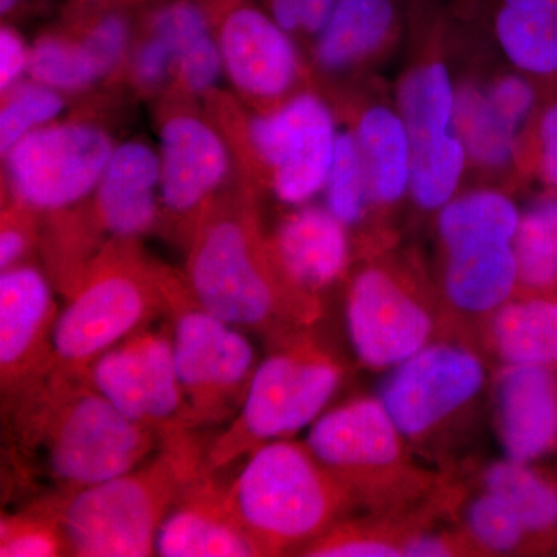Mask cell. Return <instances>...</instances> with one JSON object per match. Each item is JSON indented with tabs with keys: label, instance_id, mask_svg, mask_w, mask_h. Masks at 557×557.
<instances>
[{
	"label": "cell",
	"instance_id": "6da1fadb",
	"mask_svg": "<svg viewBox=\"0 0 557 557\" xmlns=\"http://www.w3.org/2000/svg\"><path fill=\"white\" fill-rule=\"evenodd\" d=\"M14 446L62 490V496L119 478L160 448L91 386L87 375L51 369L10 397Z\"/></svg>",
	"mask_w": 557,
	"mask_h": 557
},
{
	"label": "cell",
	"instance_id": "7a4b0ae2",
	"mask_svg": "<svg viewBox=\"0 0 557 557\" xmlns=\"http://www.w3.org/2000/svg\"><path fill=\"white\" fill-rule=\"evenodd\" d=\"M207 448L196 432H186L163 440L152 457L126 474L58 496L70 555H156L161 523L207 468Z\"/></svg>",
	"mask_w": 557,
	"mask_h": 557
},
{
	"label": "cell",
	"instance_id": "3957f363",
	"mask_svg": "<svg viewBox=\"0 0 557 557\" xmlns=\"http://www.w3.org/2000/svg\"><path fill=\"white\" fill-rule=\"evenodd\" d=\"M185 281L205 309L240 330L278 333L317 317L309 293L289 281L271 245L242 212L201 220Z\"/></svg>",
	"mask_w": 557,
	"mask_h": 557
},
{
	"label": "cell",
	"instance_id": "277c9868",
	"mask_svg": "<svg viewBox=\"0 0 557 557\" xmlns=\"http://www.w3.org/2000/svg\"><path fill=\"white\" fill-rule=\"evenodd\" d=\"M231 504L260 556L317 541L327 533L347 500V482L309 446L288 438L248 454L228 485Z\"/></svg>",
	"mask_w": 557,
	"mask_h": 557
},
{
	"label": "cell",
	"instance_id": "5b68a950",
	"mask_svg": "<svg viewBox=\"0 0 557 557\" xmlns=\"http://www.w3.org/2000/svg\"><path fill=\"white\" fill-rule=\"evenodd\" d=\"M164 314L163 271L137 256L108 255L70 288L51 335L53 368L86 375L91 362Z\"/></svg>",
	"mask_w": 557,
	"mask_h": 557
},
{
	"label": "cell",
	"instance_id": "8992f818",
	"mask_svg": "<svg viewBox=\"0 0 557 557\" xmlns=\"http://www.w3.org/2000/svg\"><path fill=\"white\" fill-rule=\"evenodd\" d=\"M339 383V366L319 348L309 343L278 347L259 362L240 409L209 443L207 468L220 471L313 424Z\"/></svg>",
	"mask_w": 557,
	"mask_h": 557
},
{
	"label": "cell",
	"instance_id": "52a82bcc",
	"mask_svg": "<svg viewBox=\"0 0 557 557\" xmlns=\"http://www.w3.org/2000/svg\"><path fill=\"white\" fill-rule=\"evenodd\" d=\"M164 317L194 431L236 416L251 383L256 351L244 330L194 298L185 278L163 271Z\"/></svg>",
	"mask_w": 557,
	"mask_h": 557
},
{
	"label": "cell",
	"instance_id": "ba28073f",
	"mask_svg": "<svg viewBox=\"0 0 557 557\" xmlns=\"http://www.w3.org/2000/svg\"><path fill=\"white\" fill-rule=\"evenodd\" d=\"M113 148L97 124L53 121L3 156L7 177L22 207L64 211L95 193Z\"/></svg>",
	"mask_w": 557,
	"mask_h": 557
},
{
	"label": "cell",
	"instance_id": "9c48e42d",
	"mask_svg": "<svg viewBox=\"0 0 557 557\" xmlns=\"http://www.w3.org/2000/svg\"><path fill=\"white\" fill-rule=\"evenodd\" d=\"M150 325L100 355L86 375L110 405L163 442L194 429L175 368L170 325L163 330Z\"/></svg>",
	"mask_w": 557,
	"mask_h": 557
},
{
	"label": "cell",
	"instance_id": "30bf717a",
	"mask_svg": "<svg viewBox=\"0 0 557 557\" xmlns=\"http://www.w3.org/2000/svg\"><path fill=\"white\" fill-rule=\"evenodd\" d=\"M338 132L327 102L311 91L252 116L249 145L270 168L271 186L282 203L302 207L324 190Z\"/></svg>",
	"mask_w": 557,
	"mask_h": 557
},
{
	"label": "cell",
	"instance_id": "8fae6325",
	"mask_svg": "<svg viewBox=\"0 0 557 557\" xmlns=\"http://www.w3.org/2000/svg\"><path fill=\"white\" fill-rule=\"evenodd\" d=\"M483 381L485 370L472 351L434 344L397 366L381 401L403 437H420L467 406Z\"/></svg>",
	"mask_w": 557,
	"mask_h": 557
},
{
	"label": "cell",
	"instance_id": "7c38bea8",
	"mask_svg": "<svg viewBox=\"0 0 557 557\" xmlns=\"http://www.w3.org/2000/svg\"><path fill=\"white\" fill-rule=\"evenodd\" d=\"M223 72L245 97L273 101L299 78L295 38L265 9L248 0H230L214 14Z\"/></svg>",
	"mask_w": 557,
	"mask_h": 557
},
{
	"label": "cell",
	"instance_id": "4fadbf2b",
	"mask_svg": "<svg viewBox=\"0 0 557 557\" xmlns=\"http://www.w3.org/2000/svg\"><path fill=\"white\" fill-rule=\"evenodd\" d=\"M347 330L366 366L397 368L428 346L432 319L397 278L384 270L368 269L348 289Z\"/></svg>",
	"mask_w": 557,
	"mask_h": 557
},
{
	"label": "cell",
	"instance_id": "5bb4252c",
	"mask_svg": "<svg viewBox=\"0 0 557 557\" xmlns=\"http://www.w3.org/2000/svg\"><path fill=\"white\" fill-rule=\"evenodd\" d=\"M60 311L49 278L36 267H11L0 276V376L13 397L53 368L51 335Z\"/></svg>",
	"mask_w": 557,
	"mask_h": 557
},
{
	"label": "cell",
	"instance_id": "9a60e30c",
	"mask_svg": "<svg viewBox=\"0 0 557 557\" xmlns=\"http://www.w3.org/2000/svg\"><path fill=\"white\" fill-rule=\"evenodd\" d=\"M215 474L218 471L205 468L171 509L157 534V556H260L234 512L230 487Z\"/></svg>",
	"mask_w": 557,
	"mask_h": 557
},
{
	"label": "cell",
	"instance_id": "2e32d148",
	"mask_svg": "<svg viewBox=\"0 0 557 557\" xmlns=\"http://www.w3.org/2000/svg\"><path fill=\"white\" fill-rule=\"evenodd\" d=\"M161 205L174 214L203 207L231 170L225 139L200 116L177 113L160 131Z\"/></svg>",
	"mask_w": 557,
	"mask_h": 557
},
{
	"label": "cell",
	"instance_id": "e0dca14e",
	"mask_svg": "<svg viewBox=\"0 0 557 557\" xmlns=\"http://www.w3.org/2000/svg\"><path fill=\"white\" fill-rule=\"evenodd\" d=\"M401 437L383 401L362 398L319 417L311 424L307 446L344 480L394 465L401 454Z\"/></svg>",
	"mask_w": 557,
	"mask_h": 557
},
{
	"label": "cell",
	"instance_id": "ac0fdd59",
	"mask_svg": "<svg viewBox=\"0 0 557 557\" xmlns=\"http://www.w3.org/2000/svg\"><path fill=\"white\" fill-rule=\"evenodd\" d=\"M397 101L412 141V170L468 159L456 129L457 87L445 62H421L408 70Z\"/></svg>",
	"mask_w": 557,
	"mask_h": 557
},
{
	"label": "cell",
	"instance_id": "d6986e66",
	"mask_svg": "<svg viewBox=\"0 0 557 557\" xmlns=\"http://www.w3.org/2000/svg\"><path fill=\"white\" fill-rule=\"evenodd\" d=\"M497 420L509 460L530 463L557 446V376L547 366L508 364L497 381Z\"/></svg>",
	"mask_w": 557,
	"mask_h": 557
},
{
	"label": "cell",
	"instance_id": "ffe728a7",
	"mask_svg": "<svg viewBox=\"0 0 557 557\" xmlns=\"http://www.w3.org/2000/svg\"><path fill=\"white\" fill-rule=\"evenodd\" d=\"M94 194L98 220L113 237L148 233L161 203L159 152L141 141L115 146Z\"/></svg>",
	"mask_w": 557,
	"mask_h": 557
},
{
	"label": "cell",
	"instance_id": "44dd1931",
	"mask_svg": "<svg viewBox=\"0 0 557 557\" xmlns=\"http://www.w3.org/2000/svg\"><path fill=\"white\" fill-rule=\"evenodd\" d=\"M346 228L327 208L302 205L282 220L271 248L296 287L317 292L338 281L346 270Z\"/></svg>",
	"mask_w": 557,
	"mask_h": 557
},
{
	"label": "cell",
	"instance_id": "7402d4cb",
	"mask_svg": "<svg viewBox=\"0 0 557 557\" xmlns=\"http://www.w3.org/2000/svg\"><path fill=\"white\" fill-rule=\"evenodd\" d=\"M409 0H338L314 38V61L341 73L370 60L398 35Z\"/></svg>",
	"mask_w": 557,
	"mask_h": 557
},
{
	"label": "cell",
	"instance_id": "603a6c76",
	"mask_svg": "<svg viewBox=\"0 0 557 557\" xmlns=\"http://www.w3.org/2000/svg\"><path fill=\"white\" fill-rule=\"evenodd\" d=\"M368 172L372 203L395 205L409 194L412 141L398 109L370 106L354 131Z\"/></svg>",
	"mask_w": 557,
	"mask_h": 557
},
{
	"label": "cell",
	"instance_id": "cb8c5ba5",
	"mask_svg": "<svg viewBox=\"0 0 557 557\" xmlns=\"http://www.w3.org/2000/svg\"><path fill=\"white\" fill-rule=\"evenodd\" d=\"M520 282L512 244L483 245L448 252L446 295L468 313L496 311L508 302Z\"/></svg>",
	"mask_w": 557,
	"mask_h": 557
},
{
	"label": "cell",
	"instance_id": "d4e9b609",
	"mask_svg": "<svg viewBox=\"0 0 557 557\" xmlns=\"http://www.w3.org/2000/svg\"><path fill=\"white\" fill-rule=\"evenodd\" d=\"M491 30L502 53L530 78L557 76V14L493 0Z\"/></svg>",
	"mask_w": 557,
	"mask_h": 557
},
{
	"label": "cell",
	"instance_id": "484cf974",
	"mask_svg": "<svg viewBox=\"0 0 557 557\" xmlns=\"http://www.w3.org/2000/svg\"><path fill=\"white\" fill-rule=\"evenodd\" d=\"M518 205L504 193L478 189L454 197L438 212V234L446 251L512 244L518 233Z\"/></svg>",
	"mask_w": 557,
	"mask_h": 557
},
{
	"label": "cell",
	"instance_id": "4316f807",
	"mask_svg": "<svg viewBox=\"0 0 557 557\" xmlns=\"http://www.w3.org/2000/svg\"><path fill=\"white\" fill-rule=\"evenodd\" d=\"M494 346L508 364H557V300L507 302L494 311Z\"/></svg>",
	"mask_w": 557,
	"mask_h": 557
},
{
	"label": "cell",
	"instance_id": "83f0119b",
	"mask_svg": "<svg viewBox=\"0 0 557 557\" xmlns=\"http://www.w3.org/2000/svg\"><path fill=\"white\" fill-rule=\"evenodd\" d=\"M456 129L469 161L485 170H504L518 152L520 134L487 100L485 87H457Z\"/></svg>",
	"mask_w": 557,
	"mask_h": 557
},
{
	"label": "cell",
	"instance_id": "f1b7e54d",
	"mask_svg": "<svg viewBox=\"0 0 557 557\" xmlns=\"http://www.w3.org/2000/svg\"><path fill=\"white\" fill-rule=\"evenodd\" d=\"M519 278L533 289L557 284V193L534 200L520 215L515 242Z\"/></svg>",
	"mask_w": 557,
	"mask_h": 557
},
{
	"label": "cell",
	"instance_id": "f546056e",
	"mask_svg": "<svg viewBox=\"0 0 557 557\" xmlns=\"http://www.w3.org/2000/svg\"><path fill=\"white\" fill-rule=\"evenodd\" d=\"M486 491L507 502L528 533H544L557 525V491L528 468L508 460L487 471Z\"/></svg>",
	"mask_w": 557,
	"mask_h": 557
},
{
	"label": "cell",
	"instance_id": "4dcf8cb0",
	"mask_svg": "<svg viewBox=\"0 0 557 557\" xmlns=\"http://www.w3.org/2000/svg\"><path fill=\"white\" fill-rule=\"evenodd\" d=\"M28 76L61 94L89 89L104 78L75 35H46L36 40L30 49Z\"/></svg>",
	"mask_w": 557,
	"mask_h": 557
},
{
	"label": "cell",
	"instance_id": "1f68e13d",
	"mask_svg": "<svg viewBox=\"0 0 557 557\" xmlns=\"http://www.w3.org/2000/svg\"><path fill=\"white\" fill-rule=\"evenodd\" d=\"M322 193L325 208L346 226L355 225L364 218L372 203L368 172L354 132H338L332 166Z\"/></svg>",
	"mask_w": 557,
	"mask_h": 557
},
{
	"label": "cell",
	"instance_id": "d6a6232c",
	"mask_svg": "<svg viewBox=\"0 0 557 557\" xmlns=\"http://www.w3.org/2000/svg\"><path fill=\"white\" fill-rule=\"evenodd\" d=\"M0 109V152L5 156L32 132L60 119L65 109L64 94L36 81H22L5 91Z\"/></svg>",
	"mask_w": 557,
	"mask_h": 557
},
{
	"label": "cell",
	"instance_id": "836d02e7",
	"mask_svg": "<svg viewBox=\"0 0 557 557\" xmlns=\"http://www.w3.org/2000/svg\"><path fill=\"white\" fill-rule=\"evenodd\" d=\"M70 555L58 518L57 502H46L27 512L7 516L0 523V556L54 557Z\"/></svg>",
	"mask_w": 557,
	"mask_h": 557
},
{
	"label": "cell",
	"instance_id": "e575fe53",
	"mask_svg": "<svg viewBox=\"0 0 557 557\" xmlns=\"http://www.w3.org/2000/svg\"><path fill=\"white\" fill-rule=\"evenodd\" d=\"M171 46L175 53L174 78L189 94H207L225 75L212 22H203L178 32L172 36Z\"/></svg>",
	"mask_w": 557,
	"mask_h": 557
},
{
	"label": "cell",
	"instance_id": "d590c367",
	"mask_svg": "<svg viewBox=\"0 0 557 557\" xmlns=\"http://www.w3.org/2000/svg\"><path fill=\"white\" fill-rule=\"evenodd\" d=\"M468 520L475 539L493 552L515 549L528 533L507 502L490 491L471 505Z\"/></svg>",
	"mask_w": 557,
	"mask_h": 557
},
{
	"label": "cell",
	"instance_id": "8d00e7d4",
	"mask_svg": "<svg viewBox=\"0 0 557 557\" xmlns=\"http://www.w3.org/2000/svg\"><path fill=\"white\" fill-rule=\"evenodd\" d=\"M483 87L494 109L516 129H525L537 106V90L530 76L520 72L507 73Z\"/></svg>",
	"mask_w": 557,
	"mask_h": 557
},
{
	"label": "cell",
	"instance_id": "74e56055",
	"mask_svg": "<svg viewBox=\"0 0 557 557\" xmlns=\"http://www.w3.org/2000/svg\"><path fill=\"white\" fill-rule=\"evenodd\" d=\"M134 50L132 76L143 90L159 89L174 76V50L157 33L143 27V39Z\"/></svg>",
	"mask_w": 557,
	"mask_h": 557
},
{
	"label": "cell",
	"instance_id": "f35d334b",
	"mask_svg": "<svg viewBox=\"0 0 557 557\" xmlns=\"http://www.w3.org/2000/svg\"><path fill=\"white\" fill-rule=\"evenodd\" d=\"M271 17L293 38H317L338 0H263Z\"/></svg>",
	"mask_w": 557,
	"mask_h": 557
},
{
	"label": "cell",
	"instance_id": "ab89813d",
	"mask_svg": "<svg viewBox=\"0 0 557 557\" xmlns=\"http://www.w3.org/2000/svg\"><path fill=\"white\" fill-rule=\"evenodd\" d=\"M307 556L317 557H391L401 556V549L379 541L357 536V534L344 533V531H332L322 534L317 541L311 542L306 548Z\"/></svg>",
	"mask_w": 557,
	"mask_h": 557
},
{
	"label": "cell",
	"instance_id": "60d3db41",
	"mask_svg": "<svg viewBox=\"0 0 557 557\" xmlns=\"http://www.w3.org/2000/svg\"><path fill=\"white\" fill-rule=\"evenodd\" d=\"M30 49L20 32L10 25L0 28V90L2 94L13 89L28 76Z\"/></svg>",
	"mask_w": 557,
	"mask_h": 557
},
{
	"label": "cell",
	"instance_id": "b9f144b4",
	"mask_svg": "<svg viewBox=\"0 0 557 557\" xmlns=\"http://www.w3.org/2000/svg\"><path fill=\"white\" fill-rule=\"evenodd\" d=\"M537 172L544 185L557 193V100L537 120Z\"/></svg>",
	"mask_w": 557,
	"mask_h": 557
},
{
	"label": "cell",
	"instance_id": "7bdbcfd3",
	"mask_svg": "<svg viewBox=\"0 0 557 557\" xmlns=\"http://www.w3.org/2000/svg\"><path fill=\"white\" fill-rule=\"evenodd\" d=\"M32 226L20 214L9 212L3 215L2 231H0V269L9 270L21 265L32 248Z\"/></svg>",
	"mask_w": 557,
	"mask_h": 557
},
{
	"label": "cell",
	"instance_id": "ee69618b",
	"mask_svg": "<svg viewBox=\"0 0 557 557\" xmlns=\"http://www.w3.org/2000/svg\"><path fill=\"white\" fill-rule=\"evenodd\" d=\"M403 555L412 557L449 556L450 548L445 539L435 536H420L412 539L401 549Z\"/></svg>",
	"mask_w": 557,
	"mask_h": 557
},
{
	"label": "cell",
	"instance_id": "f6af8a7d",
	"mask_svg": "<svg viewBox=\"0 0 557 557\" xmlns=\"http://www.w3.org/2000/svg\"><path fill=\"white\" fill-rule=\"evenodd\" d=\"M498 2L511 3V5L537 7V9L557 14V0H498Z\"/></svg>",
	"mask_w": 557,
	"mask_h": 557
},
{
	"label": "cell",
	"instance_id": "bcb514c9",
	"mask_svg": "<svg viewBox=\"0 0 557 557\" xmlns=\"http://www.w3.org/2000/svg\"><path fill=\"white\" fill-rule=\"evenodd\" d=\"M156 2H166V0H156ZM194 2H199L201 5L207 7L209 11H211L212 17L218 13L222 7H225L230 0H194Z\"/></svg>",
	"mask_w": 557,
	"mask_h": 557
},
{
	"label": "cell",
	"instance_id": "7dc6e473",
	"mask_svg": "<svg viewBox=\"0 0 557 557\" xmlns=\"http://www.w3.org/2000/svg\"><path fill=\"white\" fill-rule=\"evenodd\" d=\"M21 0H0V13L5 16L20 5Z\"/></svg>",
	"mask_w": 557,
	"mask_h": 557
}]
</instances>
